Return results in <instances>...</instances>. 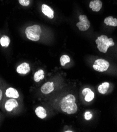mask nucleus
<instances>
[{"label": "nucleus", "mask_w": 117, "mask_h": 132, "mask_svg": "<svg viewBox=\"0 0 117 132\" xmlns=\"http://www.w3.org/2000/svg\"><path fill=\"white\" fill-rule=\"evenodd\" d=\"M75 101L76 98L72 94H69L65 96L60 102L61 110L68 114L75 113L77 110V106Z\"/></svg>", "instance_id": "nucleus-1"}, {"label": "nucleus", "mask_w": 117, "mask_h": 132, "mask_svg": "<svg viewBox=\"0 0 117 132\" xmlns=\"http://www.w3.org/2000/svg\"><path fill=\"white\" fill-rule=\"evenodd\" d=\"M96 43L97 44V48L101 52L106 53L108 49L114 45V43L112 38H108L107 35H102L98 37L96 40Z\"/></svg>", "instance_id": "nucleus-2"}, {"label": "nucleus", "mask_w": 117, "mask_h": 132, "mask_svg": "<svg viewBox=\"0 0 117 132\" xmlns=\"http://www.w3.org/2000/svg\"><path fill=\"white\" fill-rule=\"evenodd\" d=\"M42 33L41 27L38 25L29 26L25 30V34L28 39L33 41H37L40 39Z\"/></svg>", "instance_id": "nucleus-3"}, {"label": "nucleus", "mask_w": 117, "mask_h": 132, "mask_svg": "<svg viewBox=\"0 0 117 132\" xmlns=\"http://www.w3.org/2000/svg\"><path fill=\"white\" fill-rule=\"evenodd\" d=\"M109 63L104 59L96 60L93 65V68L96 71L103 72L106 71L109 68Z\"/></svg>", "instance_id": "nucleus-4"}, {"label": "nucleus", "mask_w": 117, "mask_h": 132, "mask_svg": "<svg viewBox=\"0 0 117 132\" xmlns=\"http://www.w3.org/2000/svg\"><path fill=\"white\" fill-rule=\"evenodd\" d=\"M80 22L76 23L77 27L81 31H85L88 30L90 26V22L85 15H81L79 17Z\"/></svg>", "instance_id": "nucleus-5"}, {"label": "nucleus", "mask_w": 117, "mask_h": 132, "mask_svg": "<svg viewBox=\"0 0 117 132\" xmlns=\"http://www.w3.org/2000/svg\"><path fill=\"white\" fill-rule=\"evenodd\" d=\"M54 90L53 82H48L44 84L41 88V90L44 94H48Z\"/></svg>", "instance_id": "nucleus-6"}, {"label": "nucleus", "mask_w": 117, "mask_h": 132, "mask_svg": "<svg viewBox=\"0 0 117 132\" xmlns=\"http://www.w3.org/2000/svg\"><path fill=\"white\" fill-rule=\"evenodd\" d=\"M17 71L21 74H26L30 71V65L27 63H23L20 64L17 69Z\"/></svg>", "instance_id": "nucleus-7"}, {"label": "nucleus", "mask_w": 117, "mask_h": 132, "mask_svg": "<svg viewBox=\"0 0 117 132\" xmlns=\"http://www.w3.org/2000/svg\"><path fill=\"white\" fill-rule=\"evenodd\" d=\"M41 10L43 14L49 19H52L54 18V11L48 5L43 4L41 7Z\"/></svg>", "instance_id": "nucleus-8"}, {"label": "nucleus", "mask_w": 117, "mask_h": 132, "mask_svg": "<svg viewBox=\"0 0 117 132\" xmlns=\"http://www.w3.org/2000/svg\"><path fill=\"white\" fill-rule=\"evenodd\" d=\"M18 106V103L14 99H10L7 101L5 104V108L8 112H11L12 110Z\"/></svg>", "instance_id": "nucleus-9"}, {"label": "nucleus", "mask_w": 117, "mask_h": 132, "mask_svg": "<svg viewBox=\"0 0 117 132\" xmlns=\"http://www.w3.org/2000/svg\"><path fill=\"white\" fill-rule=\"evenodd\" d=\"M102 6V3L100 0H94L90 2L89 7L93 11L99 12Z\"/></svg>", "instance_id": "nucleus-10"}, {"label": "nucleus", "mask_w": 117, "mask_h": 132, "mask_svg": "<svg viewBox=\"0 0 117 132\" xmlns=\"http://www.w3.org/2000/svg\"><path fill=\"white\" fill-rule=\"evenodd\" d=\"M5 94L8 97L17 98L19 97V94L18 90L12 87H10L6 89Z\"/></svg>", "instance_id": "nucleus-11"}, {"label": "nucleus", "mask_w": 117, "mask_h": 132, "mask_svg": "<svg viewBox=\"0 0 117 132\" xmlns=\"http://www.w3.org/2000/svg\"><path fill=\"white\" fill-rule=\"evenodd\" d=\"M35 114L37 117L43 119L47 116L46 110L42 106H38L35 110Z\"/></svg>", "instance_id": "nucleus-12"}, {"label": "nucleus", "mask_w": 117, "mask_h": 132, "mask_svg": "<svg viewBox=\"0 0 117 132\" xmlns=\"http://www.w3.org/2000/svg\"><path fill=\"white\" fill-rule=\"evenodd\" d=\"M110 87V84L108 82H104L100 84L98 87V91L102 94H105Z\"/></svg>", "instance_id": "nucleus-13"}, {"label": "nucleus", "mask_w": 117, "mask_h": 132, "mask_svg": "<svg viewBox=\"0 0 117 132\" xmlns=\"http://www.w3.org/2000/svg\"><path fill=\"white\" fill-rule=\"evenodd\" d=\"M105 23L108 26H117V19L112 16H108L106 18L104 21Z\"/></svg>", "instance_id": "nucleus-14"}, {"label": "nucleus", "mask_w": 117, "mask_h": 132, "mask_svg": "<svg viewBox=\"0 0 117 132\" xmlns=\"http://www.w3.org/2000/svg\"><path fill=\"white\" fill-rule=\"evenodd\" d=\"M44 72L42 70H40L35 73L34 75V80L36 82H40V80H43L44 78Z\"/></svg>", "instance_id": "nucleus-15"}, {"label": "nucleus", "mask_w": 117, "mask_h": 132, "mask_svg": "<svg viewBox=\"0 0 117 132\" xmlns=\"http://www.w3.org/2000/svg\"><path fill=\"white\" fill-rule=\"evenodd\" d=\"M10 43V38L4 35L3 37H1L0 39V43L3 47H8Z\"/></svg>", "instance_id": "nucleus-16"}, {"label": "nucleus", "mask_w": 117, "mask_h": 132, "mask_svg": "<svg viewBox=\"0 0 117 132\" xmlns=\"http://www.w3.org/2000/svg\"><path fill=\"white\" fill-rule=\"evenodd\" d=\"M70 62V58L67 55H63L60 58V63L62 67L66 65V64Z\"/></svg>", "instance_id": "nucleus-17"}, {"label": "nucleus", "mask_w": 117, "mask_h": 132, "mask_svg": "<svg viewBox=\"0 0 117 132\" xmlns=\"http://www.w3.org/2000/svg\"><path fill=\"white\" fill-rule=\"evenodd\" d=\"M94 97H95V93L92 90H91V91L89 92L88 93L85 95L84 100L86 102H91V101H92L93 100Z\"/></svg>", "instance_id": "nucleus-18"}, {"label": "nucleus", "mask_w": 117, "mask_h": 132, "mask_svg": "<svg viewBox=\"0 0 117 132\" xmlns=\"http://www.w3.org/2000/svg\"><path fill=\"white\" fill-rule=\"evenodd\" d=\"M84 117L85 119L87 121L90 120L92 118V114L90 112H86L84 114Z\"/></svg>", "instance_id": "nucleus-19"}, {"label": "nucleus", "mask_w": 117, "mask_h": 132, "mask_svg": "<svg viewBox=\"0 0 117 132\" xmlns=\"http://www.w3.org/2000/svg\"><path fill=\"white\" fill-rule=\"evenodd\" d=\"M20 4L22 6H28L30 4V0H19Z\"/></svg>", "instance_id": "nucleus-20"}, {"label": "nucleus", "mask_w": 117, "mask_h": 132, "mask_svg": "<svg viewBox=\"0 0 117 132\" xmlns=\"http://www.w3.org/2000/svg\"><path fill=\"white\" fill-rule=\"evenodd\" d=\"M91 90V89H90L89 88H85L83 89V90H82V94L84 96H85L89 92H90Z\"/></svg>", "instance_id": "nucleus-21"}, {"label": "nucleus", "mask_w": 117, "mask_h": 132, "mask_svg": "<svg viewBox=\"0 0 117 132\" xmlns=\"http://www.w3.org/2000/svg\"><path fill=\"white\" fill-rule=\"evenodd\" d=\"M2 97V92L1 89H0V101L1 100Z\"/></svg>", "instance_id": "nucleus-22"}, {"label": "nucleus", "mask_w": 117, "mask_h": 132, "mask_svg": "<svg viewBox=\"0 0 117 132\" xmlns=\"http://www.w3.org/2000/svg\"><path fill=\"white\" fill-rule=\"evenodd\" d=\"M66 131V132H71V131L72 132V131H71V130H67V131Z\"/></svg>", "instance_id": "nucleus-23"}]
</instances>
